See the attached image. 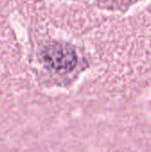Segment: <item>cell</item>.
I'll list each match as a JSON object with an SVG mask.
<instances>
[{
  "instance_id": "6da1fadb",
  "label": "cell",
  "mask_w": 151,
  "mask_h": 152,
  "mask_svg": "<svg viewBox=\"0 0 151 152\" xmlns=\"http://www.w3.org/2000/svg\"><path fill=\"white\" fill-rule=\"evenodd\" d=\"M45 62L58 71L69 72L77 64V54L68 45L54 44L47 46L44 51Z\"/></svg>"
}]
</instances>
